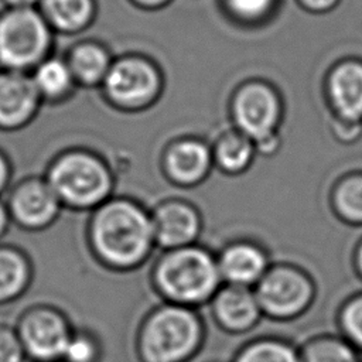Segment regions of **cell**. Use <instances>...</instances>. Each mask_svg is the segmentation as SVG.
<instances>
[{"mask_svg": "<svg viewBox=\"0 0 362 362\" xmlns=\"http://www.w3.org/2000/svg\"><path fill=\"white\" fill-rule=\"evenodd\" d=\"M89 238L100 260L115 267H130L147 256L154 242L153 221L130 201H110L96 209Z\"/></svg>", "mask_w": 362, "mask_h": 362, "instance_id": "obj_1", "label": "cell"}, {"mask_svg": "<svg viewBox=\"0 0 362 362\" xmlns=\"http://www.w3.org/2000/svg\"><path fill=\"white\" fill-rule=\"evenodd\" d=\"M44 178L61 205L75 209L102 205L112 189V175L106 163L83 148L59 153L49 163Z\"/></svg>", "mask_w": 362, "mask_h": 362, "instance_id": "obj_2", "label": "cell"}, {"mask_svg": "<svg viewBox=\"0 0 362 362\" xmlns=\"http://www.w3.org/2000/svg\"><path fill=\"white\" fill-rule=\"evenodd\" d=\"M55 33L37 7L0 11V69L31 72L54 49Z\"/></svg>", "mask_w": 362, "mask_h": 362, "instance_id": "obj_3", "label": "cell"}, {"mask_svg": "<svg viewBox=\"0 0 362 362\" xmlns=\"http://www.w3.org/2000/svg\"><path fill=\"white\" fill-rule=\"evenodd\" d=\"M229 117L232 127L249 137L256 150H274L283 119V100L267 81L249 79L232 92Z\"/></svg>", "mask_w": 362, "mask_h": 362, "instance_id": "obj_4", "label": "cell"}, {"mask_svg": "<svg viewBox=\"0 0 362 362\" xmlns=\"http://www.w3.org/2000/svg\"><path fill=\"white\" fill-rule=\"evenodd\" d=\"M219 280L221 273L214 257L192 246L170 250L156 269V281L163 294L184 304L206 300L216 291Z\"/></svg>", "mask_w": 362, "mask_h": 362, "instance_id": "obj_5", "label": "cell"}, {"mask_svg": "<svg viewBox=\"0 0 362 362\" xmlns=\"http://www.w3.org/2000/svg\"><path fill=\"white\" fill-rule=\"evenodd\" d=\"M110 106L122 112H141L151 107L163 95L164 76L148 57L126 54L113 62L100 85Z\"/></svg>", "mask_w": 362, "mask_h": 362, "instance_id": "obj_6", "label": "cell"}, {"mask_svg": "<svg viewBox=\"0 0 362 362\" xmlns=\"http://www.w3.org/2000/svg\"><path fill=\"white\" fill-rule=\"evenodd\" d=\"M201 338L195 314L185 307H163L153 313L140 337L147 362H181L191 355Z\"/></svg>", "mask_w": 362, "mask_h": 362, "instance_id": "obj_7", "label": "cell"}, {"mask_svg": "<svg viewBox=\"0 0 362 362\" xmlns=\"http://www.w3.org/2000/svg\"><path fill=\"white\" fill-rule=\"evenodd\" d=\"M25 356L37 362H57L72 337L66 318L54 307L34 305L24 311L16 325Z\"/></svg>", "mask_w": 362, "mask_h": 362, "instance_id": "obj_8", "label": "cell"}, {"mask_svg": "<svg viewBox=\"0 0 362 362\" xmlns=\"http://www.w3.org/2000/svg\"><path fill=\"white\" fill-rule=\"evenodd\" d=\"M311 294L313 287L305 274L290 267H277L260 279L256 298L267 314L286 318L305 308Z\"/></svg>", "mask_w": 362, "mask_h": 362, "instance_id": "obj_9", "label": "cell"}, {"mask_svg": "<svg viewBox=\"0 0 362 362\" xmlns=\"http://www.w3.org/2000/svg\"><path fill=\"white\" fill-rule=\"evenodd\" d=\"M6 205L10 218L27 230L48 228L62 206L42 177H28L17 182Z\"/></svg>", "mask_w": 362, "mask_h": 362, "instance_id": "obj_10", "label": "cell"}, {"mask_svg": "<svg viewBox=\"0 0 362 362\" xmlns=\"http://www.w3.org/2000/svg\"><path fill=\"white\" fill-rule=\"evenodd\" d=\"M42 105L30 72L0 69V130L24 129L37 117Z\"/></svg>", "mask_w": 362, "mask_h": 362, "instance_id": "obj_11", "label": "cell"}, {"mask_svg": "<svg viewBox=\"0 0 362 362\" xmlns=\"http://www.w3.org/2000/svg\"><path fill=\"white\" fill-rule=\"evenodd\" d=\"M324 90L332 117L362 124V61L337 62L325 78Z\"/></svg>", "mask_w": 362, "mask_h": 362, "instance_id": "obj_12", "label": "cell"}, {"mask_svg": "<svg viewBox=\"0 0 362 362\" xmlns=\"http://www.w3.org/2000/svg\"><path fill=\"white\" fill-rule=\"evenodd\" d=\"M163 161L171 180L177 184L192 185L209 173L214 163L212 148L199 139H180L167 147Z\"/></svg>", "mask_w": 362, "mask_h": 362, "instance_id": "obj_13", "label": "cell"}, {"mask_svg": "<svg viewBox=\"0 0 362 362\" xmlns=\"http://www.w3.org/2000/svg\"><path fill=\"white\" fill-rule=\"evenodd\" d=\"M151 221L154 240L171 250L188 246L199 232V218L197 211L182 202H168L161 205Z\"/></svg>", "mask_w": 362, "mask_h": 362, "instance_id": "obj_14", "label": "cell"}, {"mask_svg": "<svg viewBox=\"0 0 362 362\" xmlns=\"http://www.w3.org/2000/svg\"><path fill=\"white\" fill-rule=\"evenodd\" d=\"M64 58L78 88H100L113 62L107 47L95 40L74 42L64 54Z\"/></svg>", "mask_w": 362, "mask_h": 362, "instance_id": "obj_15", "label": "cell"}, {"mask_svg": "<svg viewBox=\"0 0 362 362\" xmlns=\"http://www.w3.org/2000/svg\"><path fill=\"white\" fill-rule=\"evenodd\" d=\"M55 34L85 33L96 20V0H40L37 6Z\"/></svg>", "mask_w": 362, "mask_h": 362, "instance_id": "obj_16", "label": "cell"}, {"mask_svg": "<svg viewBox=\"0 0 362 362\" xmlns=\"http://www.w3.org/2000/svg\"><path fill=\"white\" fill-rule=\"evenodd\" d=\"M264 253L250 243H235L223 250L218 262L221 277L232 286L247 287L266 274Z\"/></svg>", "mask_w": 362, "mask_h": 362, "instance_id": "obj_17", "label": "cell"}, {"mask_svg": "<svg viewBox=\"0 0 362 362\" xmlns=\"http://www.w3.org/2000/svg\"><path fill=\"white\" fill-rule=\"evenodd\" d=\"M214 311L225 328L230 331H243L256 322L260 305L256 294L250 293L247 287L230 284L216 294Z\"/></svg>", "mask_w": 362, "mask_h": 362, "instance_id": "obj_18", "label": "cell"}, {"mask_svg": "<svg viewBox=\"0 0 362 362\" xmlns=\"http://www.w3.org/2000/svg\"><path fill=\"white\" fill-rule=\"evenodd\" d=\"M42 103L58 105L68 100L78 88L64 55L51 54L31 72Z\"/></svg>", "mask_w": 362, "mask_h": 362, "instance_id": "obj_19", "label": "cell"}, {"mask_svg": "<svg viewBox=\"0 0 362 362\" xmlns=\"http://www.w3.org/2000/svg\"><path fill=\"white\" fill-rule=\"evenodd\" d=\"M31 263L14 246H0V304L18 298L31 281Z\"/></svg>", "mask_w": 362, "mask_h": 362, "instance_id": "obj_20", "label": "cell"}, {"mask_svg": "<svg viewBox=\"0 0 362 362\" xmlns=\"http://www.w3.org/2000/svg\"><path fill=\"white\" fill-rule=\"evenodd\" d=\"M256 151L255 143L232 127L218 137L212 148V157L221 170L238 174L250 165Z\"/></svg>", "mask_w": 362, "mask_h": 362, "instance_id": "obj_21", "label": "cell"}, {"mask_svg": "<svg viewBox=\"0 0 362 362\" xmlns=\"http://www.w3.org/2000/svg\"><path fill=\"white\" fill-rule=\"evenodd\" d=\"M225 14L236 24L255 27L266 23L276 11L279 0H219Z\"/></svg>", "mask_w": 362, "mask_h": 362, "instance_id": "obj_22", "label": "cell"}, {"mask_svg": "<svg viewBox=\"0 0 362 362\" xmlns=\"http://www.w3.org/2000/svg\"><path fill=\"white\" fill-rule=\"evenodd\" d=\"M334 204L345 221L362 223V173L352 174L338 184Z\"/></svg>", "mask_w": 362, "mask_h": 362, "instance_id": "obj_23", "label": "cell"}, {"mask_svg": "<svg viewBox=\"0 0 362 362\" xmlns=\"http://www.w3.org/2000/svg\"><path fill=\"white\" fill-rule=\"evenodd\" d=\"M354 346L345 341L327 338L310 344L304 352L303 362H358Z\"/></svg>", "mask_w": 362, "mask_h": 362, "instance_id": "obj_24", "label": "cell"}, {"mask_svg": "<svg viewBox=\"0 0 362 362\" xmlns=\"http://www.w3.org/2000/svg\"><path fill=\"white\" fill-rule=\"evenodd\" d=\"M236 362H298L291 346L279 341H260L247 346Z\"/></svg>", "mask_w": 362, "mask_h": 362, "instance_id": "obj_25", "label": "cell"}, {"mask_svg": "<svg viewBox=\"0 0 362 362\" xmlns=\"http://www.w3.org/2000/svg\"><path fill=\"white\" fill-rule=\"evenodd\" d=\"M341 325L351 345L362 349V294L345 304L341 313Z\"/></svg>", "mask_w": 362, "mask_h": 362, "instance_id": "obj_26", "label": "cell"}, {"mask_svg": "<svg viewBox=\"0 0 362 362\" xmlns=\"http://www.w3.org/2000/svg\"><path fill=\"white\" fill-rule=\"evenodd\" d=\"M98 358V345L92 337L83 332H72V337L64 351V362H95Z\"/></svg>", "mask_w": 362, "mask_h": 362, "instance_id": "obj_27", "label": "cell"}, {"mask_svg": "<svg viewBox=\"0 0 362 362\" xmlns=\"http://www.w3.org/2000/svg\"><path fill=\"white\" fill-rule=\"evenodd\" d=\"M25 352L16 328L0 325V362H23Z\"/></svg>", "mask_w": 362, "mask_h": 362, "instance_id": "obj_28", "label": "cell"}, {"mask_svg": "<svg viewBox=\"0 0 362 362\" xmlns=\"http://www.w3.org/2000/svg\"><path fill=\"white\" fill-rule=\"evenodd\" d=\"M341 0H296L297 6L310 14H327L331 13Z\"/></svg>", "mask_w": 362, "mask_h": 362, "instance_id": "obj_29", "label": "cell"}, {"mask_svg": "<svg viewBox=\"0 0 362 362\" xmlns=\"http://www.w3.org/2000/svg\"><path fill=\"white\" fill-rule=\"evenodd\" d=\"M361 126L362 124H359V123H349V122H344V120L332 117V129L335 132V136L342 140L355 139L361 132Z\"/></svg>", "mask_w": 362, "mask_h": 362, "instance_id": "obj_30", "label": "cell"}, {"mask_svg": "<svg viewBox=\"0 0 362 362\" xmlns=\"http://www.w3.org/2000/svg\"><path fill=\"white\" fill-rule=\"evenodd\" d=\"M173 0H129L134 7L144 11H157L167 7Z\"/></svg>", "mask_w": 362, "mask_h": 362, "instance_id": "obj_31", "label": "cell"}, {"mask_svg": "<svg viewBox=\"0 0 362 362\" xmlns=\"http://www.w3.org/2000/svg\"><path fill=\"white\" fill-rule=\"evenodd\" d=\"M11 175V165L7 156L0 150V194L6 189Z\"/></svg>", "mask_w": 362, "mask_h": 362, "instance_id": "obj_32", "label": "cell"}, {"mask_svg": "<svg viewBox=\"0 0 362 362\" xmlns=\"http://www.w3.org/2000/svg\"><path fill=\"white\" fill-rule=\"evenodd\" d=\"M7 8H27L37 7L40 0H1Z\"/></svg>", "mask_w": 362, "mask_h": 362, "instance_id": "obj_33", "label": "cell"}, {"mask_svg": "<svg viewBox=\"0 0 362 362\" xmlns=\"http://www.w3.org/2000/svg\"><path fill=\"white\" fill-rule=\"evenodd\" d=\"M10 219L11 218H10L7 205L0 201V238L6 233V230L8 228V223H10Z\"/></svg>", "mask_w": 362, "mask_h": 362, "instance_id": "obj_34", "label": "cell"}, {"mask_svg": "<svg viewBox=\"0 0 362 362\" xmlns=\"http://www.w3.org/2000/svg\"><path fill=\"white\" fill-rule=\"evenodd\" d=\"M355 263H356V267H358L359 274L362 276V242H361V243H359V246H358L356 256H355Z\"/></svg>", "mask_w": 362, "mask_h": 362, "instance_id": "obj_35", "label": "cell"}, {"mask_svg": "<svg viewBox=\"0 0 362 362\" xmlns=\"http://www.w3.org/2000/svg\"><path fill=\"white\" fill-rule=\"evenodd\" d=\"M358 362H362V359H361V358H359V361H358Z\"/></svg>", "mask_w": 362, "mask_h": 362, "instance_id": "obj_36", "label": "cell"}]
</instances>
